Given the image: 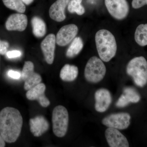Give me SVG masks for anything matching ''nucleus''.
<instances>
[{"label": "nucleus", "mask_w": 147, "mask_h": 147, "mask_svg": "<svg viewBox=\"0 0 147 147\" xmlns=\"http://www.w3.org/2000/svg\"><path fill=\"white\" fill-rule=\"evenodd\" d=\"M23 120L16 108L6 107L0 112V134L6 142L14 143L19 137Z\"/></svg>", "instance_id": "obj_1"}, {"label": "nucleus", "mask_w": 147, "mask_h": 147, "mask_svg": "<svg viewBox=\"0 0 147 147\" xmlns=\"http://www.w3.org/2000/svg\"><path fill=\"white\" fill-rule=\"evenodd\" d=\"M96 44L100 59L108 62L115 56L117 44L112 33L106 30H100L96 34Z\"/></svg>", "instance_id": "obj_2"}, {"label": "nucleus", "mask_w": 147, "mask_h": 147, "mask_svg": "<svg viewBox=\"0 0 147 147\" xmlns=\"http://www.w3.org/2000/svg\"><path fill=\"white\" fill-rule=\"evenodd\" d=\"M126 72L138 86L143 87L146 85L147 61L144 57H137L129 61L127 66Z\"/></svg>", "instance_id": "obj_3"}, {"label": "nucleus", "mask_w": 147, "mask_h": 147, "mask_svg": "<svg viewBox=\"0 0 147 147\" xmlns=\"http://www.w3.org/2000/svg\"><path fill=\"white\" fill-rule=\"evenodd\" d=\"M106 71V67L102 60L94 56L90 58L87 62L84 76L88 82L96 84L103 79Z\"/></svg>", "instance_id": "obj_4"}, {"label": "nucleus", "mask_w": 147, "mask_h": 147, "mask_svg": "<svg viewBox=\"0 0 147 147\" xmlns=\"http://www.w3.org/2000/svg\"><path fill=\"white\" fill-rule=\"evenodd\" d=\"M53 131L55 136L61 138L64 137L68 129V111L62 105L56 106L53 110L52 115Z\"/></svg>", "instance_id": "obj_5"}, {"label": "nucleus", "mask_w": 147, "mask_h": 147, "mask_svg": "<svg viewBox=\"0 0 147 147\" xmlns=\"http://www.w3.org/2000/svg\"><path fill=\"white\" fill-rule=\"evenodd\" d=\"M131 116L128 113H120L110 114L102 119L103 125L118 129H125L130 123Z\"/></svg>", "instance_id": "obj_6"}, {"label": "nucleus", "mask_w": 147, "mask_h": 147, "mask_svg": "<svg viewBox=\"0 0 147 147\" xmlns=\"http://www.w3.org/2000/svg\"><path fill=\"white\" fill-rule=\"evenodd\" d=\"M108 12L114 18L122 20L128 15L129 7L126 0H105Z\"/></svg>", "instance_id": "obj_7"}, {"label": "nucleus", "mask_w": 147, "mask_h": 147, "mask_svg": "<svg viewBox=\"0 0 147 147\" xmlns=\"http://www.w3.org/2000/svg\"><path fill=\"white\" fill-rule=\"evenodd\" d=\"M22 77L25 82L24 88L26 90L33 88L42 81L40 74L34 72V64L30 61L25 62L22 70Z\"/></svg>", "instance_id": "obj_8"}, {"label": "nucleus", "mask_w": 147, "mask_h": 147, "mask_svg": "<svg viewBox=\"0 0 147 147\" xmlns=\"http://www.w3.org/2000/svg\"><path fill=\"white\" fill-rule=\"evenodd\" d=\"M78 27L74 24L66 25L62 27L57 34L56 42L60 46H65L73 40L78 33Z\"/></svg>", "instance_id": "obj_9"}, {"label": "nucleus", "mask_w": 147, "mask_h": 147, "mask_svg": "<svg viewBox=\"0 0 147 147\" xmlns=\"http://www.w3.org/2000/svg\"><path fill=\"white\" fill-rule=\"evenodd\" d=\"M108 145L111 147H128L129 144L126 137L117 129L108 127L105 132Z\"/></svg>", "instance_id": "obj_10"}, {"label": "nucleus", "mask_w": 147, "mask_h": 147, "mask_svg": "<svg viewBox=\"0 0 147 147\" xmlns=\"http://www.w3.org/2000/svg\"><path fill=\"white\" fill-rule=\"evenodd\" d=\"M94 98L95 108L99 113L105 112L109 108L112 102L111 93L108 90L105 88L97 90L95 93Z\"/></svg>", "instance_id": "obj_11"}, {"label": "nucleus", "mask_w": 147, "mask_h": 147, "mask_svg": "<svg viewBox=\"0 0 147 147\" xmlns=\"http://www.w3.org/2000/svg\"><path fill=\"white\" fill-rule=\"evenodd\" d=\"M45 90L46 86L45 84L43 83H40L28 90L26 96L29 100H37L41 106L46 108L50 105V102L45 96Z\"/></svg>", "instance_id": "obj_12"}, {"label": "nucleus", "mask_w": 147, "mask_h": 147, "mask_svg": "<svg viewBox=\"0 0 147 147\" xmlns=\"http://www.w3.org/2000/svg\"><path fill=\"white\" fill-rule=\"evenodd\" d=\"M28 22L27 16L23 13H13L6 21V29L8 31H24L26 28Z\"/></svg>", "instance_id": "obj_13"}, {"label": "nucleus", "mask_w": 147, "mask_h": 147, "mask_svg": "<svg viewBox=\"0 0 147 147\" xmlns=\"http://www.w3.org/2000/svg\"><path fill=\"white\" fill-rule=\"evenodd\" d=\"M56 39L55 34L48 35L41 43V48L45 60L49 64H52L55 59Z\"/></svg>", "instance_id": "obj_14"}, {"label": "nucleus", "mask_w": 147, "mask_h": 147, "mask_svg": "<svg viewBox=\"0 0 147 147\" xmlns=\"http://www.w3.org/2000/svg\"><path fill=\"white\" fill-rule=\"evenodd\" d=\"M140 99V95L135 89L132 87H126L124 88L123 93L116 102V106L124 108L129 103L139 102Z\"/></svg>", "instance_id": "obj_15"}, {"label": "nucleus", "mask_w": 147, "mask_h": 147, "mask_svg": "<svg viewBox=\"0 0 147 147\" xmlns=\"http://www.w3.org/2000/svg\"><path fill=\"white\" fill-rule=\"evenodd\" d=\"M30 130L36 137L41 136L48 130L49 122L43 116H37L30 120Z\"/></svg>", "instance_id": "obj_16"}, {"label": "nucleus", "mask_w": 147, "mask_h": 147, "mask_svg": "<svg viewBox=\"0 0 147 147\" xmlns=\"http://www.w3.org/2000/svg\"><path fill=\"white\" fill-rule=\"evenodd\" d=\"M70 0H57L50 7L49 15L54 21L60 22L65 19V10Z\"/></svg>", "instance_id": "obj_17"}, {"label": "nucleus", "mask_w": 147, "mask_h": 147, "mask_svg": "<svg viewBox=\"0 0 147 147\" xmlns=\"http://www.w3.org/2000/svg\"><path fill=\"white\" fill-rule=\"evenodd\" d=\"M79 70L76 66L66 64L61 69L60 76L62 81L71 82L78 76Z\"/></svg>", "instance_id": "obj_18"}, {"label": "nucleus", "mask_w": 147, "mask_h": 147, "mask_svg": "<svg viewBox=\"0 0 147 147\" xmlns=\"http://www.w3.org/2000/svg\"><path fill=\"white\" fill-rule=\"evenodd\" d=\"M31 23L33 33L35 36L38 38L44 36L46 32V26L42 18L34 16L32 18Z\"/></svg>", "instance_id": "obj_19"}, {"label": "nucleus", "mask_w": 147, "mask_h": 147, "mask_svg": "<svg viewBox=\"0 0 147 147\" xmlns=\"http://www.w3.org/2000/svg\"><path fill=\"white\" fill-rule=\"evenodd\" d=\"M134 39L141 46L147 45V24H142L137 27L134 34Z\"/></svg>", "instance_id": "obj_20"}, {"label": "nucleus", "mask_w": 147, "mask_h": 147, "mask_svg": "<svg viewBox=\"0 0 147 147\" xmlns=\"http://www.w3.org/2000/svg\"><path fill=\"white\" fill-rule=\"evenodd\" d=\"M84 47V43L82 38L79 37L75 38L67 51L66 55L68 58L74 57L82 51Z\"/></svg>", "instance_id": "obj_21"}, {"label": "nucleus", "mask_w": 147, "mask_h": 147, "mask_svg": "<svg viewBox=\"0 0 147 147\" xmlns=\"http://www.w3.org/2000/svg\"><path fill=\"white\" fill-rule=\"evenodd\" d=\"M4 5L12 10L24 13L26 11V6L22 0H3Z\"/></svg>", "instance_id": "obj_22"}, {"label": "nucleus", "mask_w": 147, "mask_h": 147, "mask_svg": "<svg viewBox=\"0 0 147 147\" xmlns=\"http://www.w3.org/2000/svg\"><path fill=\"white\" fill-rule=\"evenodd\" d=\"M82 0H70L68 5V10L69 12H75L78 15H82L85 12V8L81 4Z\"/></svg>", "instance_id": "obj_23"}, {"label": "nucleus", "mask_w": 147, "mask_h": 147, "mask_svg": "<svg viewBox=\"0 0 147 147\" xmlns=\"http://www.w3.org/2000/svg\"><path fill=\"white\" fill-rule=\"evenodd\" d=\"M9 44L7 41H3L0 40V55H5L7 53Z\"/></svg>", "instance_id": "obj_24"}, {"label": "nucleus", "mask_w": 147, "mask_h": 147, "mask_svg": "<svg viewBox=\"0 0 147 147\" xmlns=\"http://www.w3.org/2000/svg\"><path fill=\"white\" fill-rule=\"evenodd\" d=\"M146 5H147V0H133L132 1V6L134 9L140 8Z\"/></svg>", "instance_id": "obj_25"}, {"label": "nucleus", "mask_w": 147, "mask_h": 147, "mask_svg": "<svg viewBox=\"0 0 147 147\" xmlns=\"http://www.w3.org/2000/svg\"><path fill=\"white\" fill-rule=\"evenodd\" d=\"M21 55V52L18 50L9 51L6 53L7 56L9 59L18 57H20Z\"/></svg>", "instance_id": "obj_26"}, {"label": "nucleus", "mask_w": 147, "mask_h": 147, "mask_svg": "<svg viewBox=\"0 0 147 147\" xmlns=\"http://www.w3.org/2000/svg\"><path fill=\"white\" fill-rule=\"evenodd\" d=\"M8 76L14 79H18L21 77V74L20 72L14 70H10L7 72Z\"/></svg>", "instance_id": "obj_27"}, {"label": "nucleus", "mask_w": 147, "mask_h": 147, "mask_svg": "<svg viewBox=\"0 0 147 147\" xmlns=\"http://www.w3.org/2000/svg\"><path fill=\"white\" fill-rule=\"evenodd\" d=\"M5 141L2 137L1 134H0V147H4L5 146Z\"/></svg>", "instance_id": "obj_28"}, {"label": "nucleus", "mask_w": 147, "mask_h": 147, "mask_svg": "<svg viewBox=\"0 0 147 147\" xmlns=\"http://www.w3.org/2000/svg\"><path fill=\"white\" fill-rule=\"evenodd\" d=\"M22 1L25 4L29 5L33 2L34 0H22Z\"/></svg>", "instance_id": "obj_29"}]
</instances>
